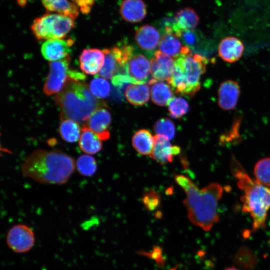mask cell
I'll list each match as a JSON object with an SVG mask.
<instances>
[{
	"instance_id": "obj_12",
	"label": "cell",
	"mask_w": 270,
	"mask_h": 270,
	"mask_svg": "<svg viewBox=\"0 0 270 270\" xmlns=\"http://www.w3.org/2000/svg\"><path fill=\"white\" fill-rule=\"evenodd\" d=\"M240 94V86L233 80L222 82L218 90V104L222 110H230L235 108Z\"/></svg>"
},
{
	"instance_id": "obj_35",
	"label": "cell",
	"mask_w": 270,
	"mask_h": 270,
	"mask_svg": "<svg viewBox=\"0 0 270 270\" xmlns=\"http://www.w3.org/2000/svg\"><path fill=\"white\" fill-rule=\"evenodd\" d=\"M142 200L144 207L148 210L152 211L160 206L161 198L157 192L150 190L144 192Z\"/></svg>"
},
{
	"instance_id": "obj_10",
	"label": "cell",
	"mask_w": 270,
	"mask_h": 270,
	"mask_svg": "<svg viewBox=\"0 0 270 270\" xmlns=\"http://www.w3.org/2000/svg\"><path fill=\"white\" fill-rule=\"evenodd\" d=\"M111 122L110 112L104 107H100L94 112L84 125L94 132L102 140H106L110 137Z\"/></svg>"
},
{
	"instance_id": "obj_33",
	"label": "cell",
	"mask_w": 270,
	"mask_h": 270,
	"mask_svg": "<svg viewBox=\"0 0 270 270\" xmlns=\"http://www.w3.org/2000/svg\"><path fill=\"white\" fill-rule=\"evenodd\" d=\"M90 89L92 94L98 98H107L111 90L109 82L102 78H94L90 82Z\"/></svg>"
},
{
	"instance_id": "obj_20",
	"label": "cell",
	"mask_w": 270,
	"mask_h": 270,
	"mask_svg": "<svg viewBox=\"0 0 270 270\" xmlns=\"http://www.w3.org/2000/svg\"><path fill=\"white\" fill-rule=\"evenodd\" d=\"M176 29V36L183 30L195 28L200 22V18L192 8L186 7L177 11L174 18Z\"/></svg>"
},
{
	"instance_id": "obj_11",
	"label": "cell",
	"mask_w": 270,
	"mask_h": 270,
	"mask_svg": "<svg viewBox=\"0 0 270 270\" xmlns=\"http://www.w3.org/2000/svg\"><path fill=\"white\" fill-rule=\"evenodd\" d=\"M151 74L154 78L168 82L173 73L174 60L160 50L156 51L151 59Z\"/></svg>"
},
{
	"instance_id": "obj_3",
	"label": "cell",
	"mask_w": 270,
	"mask_h": 270,
	"mask_svg": "<svg viewBox=\"0 0 270 270\" xmlns=\"http://www.w3.org/2000/svg\"><path fill=\"white\" fill-rule=\"evenodd\" d=\"M231 170L242 192V210L252 218V231L264 229L270 208V187L252 178L234 156L232 158Z\"/></svg>"
},
{
	"instance_id": "obj_27",
	"label": "cell",
	"mask_w": 270,
	"mask_h": 270,
	"mask_svg": "<svg viewBox=\"0 0 270 270\" xmlns=\"http://www.w3.org/2000/svg\"><path fill=\"white\" fill-rule=\"evenodd\" d=\"M104 59L103 66L100 72L101 76L110 79L121 72V68L111 48L102 50Z\"/></svg>"
},
{
	"instance_id": "obj_8",
	"label": "cell",
	"mask_w": 270,
	"mask_h": 270,
	"mask_svg": "<svg viewBox=\"0 0 270 270\" xmlns=\"http://www.w3.org/2000/svg\"><path fill=\"white\" fill-rule=\"evenodd\" d=\"M32 230L28 226L18 224L11 228L6 236L8 246L16 252L24 253L29 251L34 244Z\"/></svg>"
},
{
	"instance_id": "obj_22",
	"label": "cell",
	"mask_w": 270,
	"mask_h": 270,
	"mask_svg": "<svg viewBox=\"0 0 270 270\" xmlns=\"http://www.w3.org/2000/svg\"><path fill=\"white\" fill-rule=\"evenodd\" d=\"M102 141L94 132L83 126L78 140L79 147L82 152L90 155L97 154L102 148Z\"/></svg>"
},
{
	"instance_id": "obj_4",
	"label": "cell",
	"mask_w": 270,
	"mask_h": 270,
	"mask_svg": "<svg viewBox=\"0 0 270 270\" xmlns=\"http://www.w3.org/2000/svg\"><path fill=\"white\" fill-rule=\"evenodd\" d=\"M54 100L60 110L61 120L68 118L79 124H85L94 112L105 106L96 98L85 82L70 78Z\"/></svg>"
},
{
	"instance_id": "obj_13",
	"label": "cell",
	"mask_w": 270,
	"mask_h": 270,
	"mask_svg": "<svg viewBox=\"0 0 270 270\" xmlns=\"http://www.w3.org/2000/svg\"><path fill=\"white\" fill-rule=\"evenodd\" d=\"M74 41L71 39H52L47 40L42 46L44 57L51 62L63 59L68 56Z\"/></svg>"
},
{
	"instance_id": "obj_30",
	"label": "cell",
	"mask_w": 270,
	"mask_h": 270,
	"mask_svg": "<svg viewBox=\"0 0 270 270\" xmlns=\"http://www.w3.org/2000/svg\"><path fill=\"white\" fill-rule=\"evenodd\" d=\"M154 130L156 135L162 136L170 140L176 134V128L172 121L168 118H162L154 124Z\"/></svg>"
},
{
	"instance_id": "obj_14",
	"label": "cell",
	"mask_w": 270,
	"mask_h": 270,
	"mask_svg": "<svg viewBox=\"0 0 270 270\" xmlns=\"http://www.w3.org/2000/svg\"><path fill=\"white\" fill-rule=\"evenodd\" d=\"M180 148L172 145L170 140L158 135L154 136V144L151 158L160 164L171 162L174 156L179 154Z\"/></svg>"
},
{
	"instance_id": "obj_16",
	"label": "cell",
	"mask_w": 270,
	"mask_h": 270,
	"mask_svg": "<svg viewBox=\"0 0 270 270\" xmlns=\"http://www.w3.org/2000/svg\"><path fill=\"white\" fill-rule=\"evenodd\" d=\"M244 45L238 38L228 36L222 39L218 46L220 58L226 62L232 63L238 61L242 56Z\"/></svg>"
},
{
	"instance_id": "obj_24",
	"label": "cell",
	"mask_w": 270,
	"mask_h": 270,
	"mask_svg": "<svg viewBox=\"0 0 270 270\" xmlns=\"http://www.w3.org/2000/svg\"><path fill=\"white\" fill-rule=\"evenodd\" d=\"M154 144V136L146 129L138 130L132 136V144L136 150L144 156H150Z\"/></svg>"
},
{
	"instance_id": "obj_21",
	"label": "cell",
	"mask_w": 270,
	"mask_h": 270,
	"mask_svg": "<svg viewBox=\"0 0 270 270\" xmlns=\"http://www.w3.org/2000/svg\"><path fill=\"white\" fill-rule=\"evenodd\" d=\"M148 84L150 87L152 100L156 105L168 104L173 98L172 90L168 84L154 78L149 80Z\"/></svg>"
},
{
	"instance_id": "obj_23",
	"label": "cell",
	"mask_w": 270,
	"mask_h": 270,
	"mask_svg": "<svg viewBox=\"0 0 270 270\" xmlns=\"http://www.w3.org/2000/svg\"><path fill=\"white\" fill-rule=\"evenodd\" d=\"M44 7L49 12H56L76 18L79 12L78 6L68 0H40Z\"/></svg>"
},
{
	"instance_id": "obj_18",
	"label": "cell",
	"mask_w": 270,
	"mask_h": 270,
	"mask_svg": "<svg viewBox=\"0 0 270 270\" xmlns=\"http://www.w3.org/2000/svg\"><path fill=\"white\" fill-rule=\"evenodd\" d=\"M134 38L137 44L142 50L152 51L159 44L160 32L154 26L144 24L138 28L135 32Z\"/></svg>"
},
{
	"instance_id": "obj_2",
	"label": "cell",
	"mask_w": 270,
	"mask_h": 270,
	"mask_svg": "<svg viewBox=\"0 0 270 270\" xmlns=\"http://www.w3.org/2000/svg\"><path fill=\"white\" fill-rule=\"evenodd\" d=\"M75 166L74 158L61 150L38 149L26 158L21 172L24 176L40 184H62L67 182Z\"/></svg>"
},
{
	"instance_id": "obj_31",
	"label": "cell",
	"mask_w": 270,
	"mask_h": 270,
	"mask_svg": "<svg viewBox=\"0 0 270 270\" xmlns=\"http://www.w3.org/2000/svg\"><path fill=\"white\" fill-rule=\"evenodd\" d=\"M189 110V104L184 98H173L168 104L170 116L174 118H180L186 114Z\"/></svg>"
},
{
	"instance_id": "obj_17",
	"label": "cell",
	"mask_w": 270,
	"mask_h": 270,
	"mask_svg": "<svg viewBox=\"0 0 270 270\" xmlns=\"http://www.w3.org/2000/svg\"><path fill=\"white\" fill-rule=\"evenodd\" d=\"M103 52L96 48L84 50L80 56V68L85 74L94 75L100 70L104 62Z\"/></svg>"
},
{
	"instance_id": "obj_6",
	"label": "cell",
	"mask_w": 270,
	"mask_h": 270,
	"mask_svg": "<svg viewBox=\"0 0 270 270\" xmlns=\"http://www.w3.org/2000/svg\"><path fill=\"white\" fill-rule=\"evenodd\" d=\"M74 19L56 12H48L33 22L31 29L39 40L63 39L74 27Z\"/></svg>"
},
{
	"instance_id": "obj_15",
	"label": "cell",
	"mask_w": 270,
	"mask_h": 270,
	"mask_svg": "<svg viewBox=\"0 0 270 270\" xmlns=\"http://www.w3.org/2000/svg\"><path fill=\"white\" fill-rule=\"evenodd\" d=\"M120 14L125 21L137 23L147 14V8L143 0H122L120 6Z\"/></svg>"
},
{
	"instance_id": "obj_19",
	"label": "cell",
	"mask_w": 270,
	"mask_h": 270,
	"mask_svg": "<svg viewBox=\"0 0 270 270\" xmlns=\"http://www.w3.org/2000/svg\"><path fill=\"white\" fill-rule=\"evenodd\" d=\"M158 46L160 51L175 59L191 51L186 46H182L177 36L171 33L163 34Z\"/></svg>"
},
{
	"instance_id": "obj_7",
	"label": "cell",
	"mask_w": 270,
	"mask_h": 270,
	"mask_svg": "<svg viewBox=\"0 0 270 270\" xmlns=\"http://www.w3.org/2000/svg\"><path fill=\"white\" fill-rule=\"evenodd\" d=\"M70 57L49 63L50 72L44 85V92L48 96L60 92L70 78L69 66Z\"/></svg>"
},
{
	"instance_id": "obj_25",
	"label": "cell",
	"mask_w": 270,
	"mask_h": 270,
	"mask_svg": "<svg viewBox=\"0 0 270 270\" xmlns=\"http://www.w3.org/2000/svg\"><path fill=\"white\" fill-rule=\"evenodd\" d=\"M125 96L131 104L142 106L150 98L149 86L145 84H131L126 89Z\"/></svg>"
},
{
	"instance_id": "obj_34",
	"label": "cell",
	"mask_w": 270,
	"mask_h": 270,
	"mask_svg": "<svg viewBox=\"0 0 270 270\" xmlns=\"http://www.w3.org/2000/svg\"><path fill=\"white\" fill-rule=\"evenodd\" d=\"M178 38L190 49L196 50L200 41V34L194 30L182 31Z\"/></svg>"
},
{
	"instance_id": "obj_32",
	"label": "cell",
	"mask_w": 270,
	"mask_h": 270,
	"mask_svg": "<svg viewBox=\"0 0 270 270\" xmlns=\"http://www.w3.org/2000/svg\"><path fill=\"white\" fill-rule=\"evenodd\" d=\"M256 258L252 250L247 247H242L235 256L236 263L241 268L252 270L254 268Z\"/></svg>"
},
{
	"instance_id": "obj_28",
	"label": "cell",
	"mask_w": 270,
	"mask_h": 270,
	"mask_svg": "<svg viewBox=\"0 0 270 270\" xmlns=\"http://www.w3.org/2000/svg\"><path fill=\"white\" fill-rule=\"evenodd\" d=\"M76 166L79 174L86 176L94 174L97 169L96 160L88 154L79 156L76 160Z\"/></svg>"
},
{
	"instance_id": "obj_26",
	"label": "cell",
	"mask_w": 270,
	"mask_h": 270,
	"mask_svg": "<svg viewBox=\"0 0 270 270\" xmlns=\"http://www.w3.org/2000/svg\"><path fill=\"white\" fill-rule=\"evenodd\" d=\"M59 132L64 140L67 142L74 143L78 141L82 129L78 122L68 118L62 120L60 125Z\"/></svg>"
},
{
	"instance_id": "obj_29",
	"label": "cell",
	"mask_w": 270,
	"mask_h": 270,
	"mask_svg": "<svg viewBox=\"0 0 270 270\" xmlns=\"http://www.w3.org/2000/svg\"><path fill=\"white\" fill-rule=\"evenodd\" d=\"M254 173L255 179L258 182L270 187V158L258 160L254 166Z\"/></svg>"
},
{
	"instance_id": "obj_5",
	"label": "cell",
	"mask_w": 270,
	"mask_h": 270,
	"mask_svg": "<svg viewBox=\"0 0 270 270\" xmlns=\"http://www.w3.org/2000/svg\"><path fill=\"white\" fill-rule=\"evenodd\" d=\"M208 60L190 51L174 60L172 77L169 84L176 94L193 96L200 88V80L205 72Z\"/></svg>"
},
{
	"instance_id": "obj_36",
	"label": "cell",
	"mask_w": 270,
	"mask_h": 270,
	"mask_svg": "<svg viewBox=\"0 0 270 270\" xmlns=\"http://www.w3.org/2000/svg\"><path fill=\"white\" fill-rule=\"evenodd\" d=\"M224 270H240L234 266H230V267H228L224 268Z\"/></svg>"
},
{
	"instance_id": "obj_1",
	"label": "cell",
	"mask_w": 270,
	"mask_h": 270,
	"mask_svg": "<svg viewBox=\"0 0 270 270\" xmlns=\"http://www.w3.org/2000/svg\"><path fill=\"white\" fill-rule=\"evenodd\" d=\"M176 182L184 190V205L189 220L204 231L210 230L219 220L218 202L222 193V187L218 183H210L199 188L188 177L180 174L174 176Z\"/></svg>"
},
{
	"instance_id": "obj_9",
	"label": "cell",
	"mask_w": 270,
	"mask_h": 270,
	"mask_svg": "<svg viewBox=\"0 0 270 270\" xmlns=\"http://www.w3.org/2000/svg\"><path fill=\"white\" fill-rule=\"evenodd\" d=\"M124 72L136 84H144L151 73L150 62L142 54H133L125 67Z\"/></svg>"
}]
</instances>
